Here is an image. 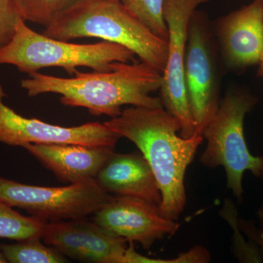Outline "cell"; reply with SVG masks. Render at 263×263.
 <instances>
[{
  "mask_svg": "<svg viewBox=\"0 0 263 263\" xmlns=\"http://www.w3.org/2000/svg\"><path fill=\"white\" fill-rule=\"evenodd\" d=\"M104 124L138 147L160 187V214L166 219L177 221L187 201L185 175L203 137L180 136L179 121L163 107L130 106Z\"/></svg>",
  "mask_w": 263,
  "mask_h": 263,
  "instance_id": "cell-1",
  "label": "cell"
},
{
  "mask_svg": "<svg viewBox=\"0 0 263 263\" xmlns=\"http://www.w3.org/2000/svg\"><path fill=\"white\" fill-rule=\"evenodd\" d=\"M162 74L143 62H116L111 70L81 72L73 78L55 77L35 72L21 81L30 97L46 93L61 95L63 105L81 107L94 116L114 118L124 105L160 108V98L151 94L160 91Z\"/></svg>",
  "mask_w": 263,
  "mask_h": 263,
  "instance_id": "cell-2",
  "label": "cell"
},
{
  "mask_svg": "<svg viewBox=\"0 0 263 263\" xmlns=\"http://www.w3.org/2000/svg\"><path fill=\"white\" fill-rule=\"evenodd\" d=\"M45 35L70 41L98 37L130 50L141 62L163 73L167 43L117 0H89L46 27Z\"/></svg>",
  "mask_w": 263,
  "mask_h": 263,
  "instance_id": "cell-3",
  "label": "cell"
},
{
  "mask_svg": "<svg viewBox=\"0 0 263 263\" xmlns=\"http://www.w3.org/2000/svg\"><path fill=\"white\" fill-rule=\"evenodd\" d=\"M116 62H135L136 55L108 41L76 44L50 37L29 28L22 17L13 37L0 48V65L15 66L20 72L28 74L46 67H62L70 76L80 67L103 72L111 70Z\"/></svg>",
  "mask_w": 263,
  "mask_h": 263,
  "instance_id": "cell-4",
  "label": "cell"
},
{
  "mask_svg": "<svg viewBox=\"0 0 263 263\" xmlns=\"http://www.w3.org/2000/svg\"><path fill=\"white\" fill-rule=\"evenodd\" d=\"M257 103V98L246 90H228L202 133L207 145L200 162L208 168L224 167L227 187L238 203L243 200L246 171L263 179V157L254 156L249 152L243 129L246 116Z\"/></svg>",
  "mask_w": 263,
  "mask_h": 263,
  "instance_id": "cell-5",
  "label": "cell"
},
{
  "mask_svg": "<svg viewBox=\"0 0 263 263\" xmlns=\"http://www.w3.org/2000/svg\"><path fill=\"white\" fill-rule=\"evenodd\" d=\"M112 196L95 179L62 187H44L17 182L0 176V199L44 221L85 218L95 214Z\"/></svg>",
  "mask_w": 263,
  "mask_h": 263,
  "instance_id": "cell-6",
  "label": "cell"
},
{
  "mask_svg": "<svg viewBox=\"0 0 263 263\" xmlns=\"http://www.w3.org/2000/svg\"><path fill=\"white\" fill-rule=\"evenodd\" d=\"M219 49L205 15L195 12L189 25L184 81L195 134L202 136L219 105Z\"/></svg>",
  "mask_w": 263,
  "mask_h": 263,
  "instance_id": "cell-7",
  "label": "cell"
},
{
  "mask_svg": "<svg viewBox=\"0 0 263 263\" xmlns=\"http://www.w3.org/2000/svg\"><path fill=\"white\" fill-rule=\"evenodd\" d=\"M209 0H164L163 16L167 25V58L160 89L162 107L179 121V136L195 135L184 81V61L189 25L197 8Z\"/></svg>",
  "mask_w": 263,
  "mask_h": 263,
  "instance_id": "cell-8",
  "label": "cell"
},
{
  "mask_svg": "<svg viewBox=\"0 0 263 263\" xmlns=\"http://www.w3.org/2000/svg\"><path fill=\"white\" fill-rule=\"evenodd\" d=\"M0 83V143L13 146L29 144H76L115 148L121 137L100 122L65 127L19 115L3 103Z\"/></svg>",
  "mask_w": 263,
  "mask_h": 263,
  "instance_id": "cell-9",
  "label": "cell"
},
{
  "mask_svg": "<svg viewBox=\"0 0 263 263\" xmlns=\"http://www.w3.org/2000/svg\"><path fill=\"white\" fill-rule=\"evenodd\" d=\"M42 239L67 257L84 262L124 263L127 240L86 217L47 223Z\"/></svg>",
  "mask_w": 263,
  "mask_h": 263,
  "instance_id": "cell-10",
  "label": "cell"
},
{
  "mask_svg": "<svg viewBox=\"0 0 263 263\" xmlns=\"http://www.w3.org/2000/svg\"><path fill=\"white\" fill-rule=\"evenodd\" d=\"M94 214L99 226L146 250L157 240L176 234L180 228L177 221L160 214L158 205L138 197H111Z\"/></svg>",
  "mask_w": 263,
  "mask_h": 263,
  "instance_id": "cell-11",
  "label": "cell"
},
{
  "mask_svg": "<svg viewBox=\"0 0 263 263\" xmlns=\"http://www.w3.org/2000/svg\"><path fill=\"white\" fill-rule=\"evenodd\" d=\"M214 35L223 62L228 69L242 72L263 60V0L219 18Z\"/></svg>",
  "mask_w": 263,
  "mask_h": 263,
  "instance_id": "cell-12",
  "label": "cell"
},
{
  "mask_svg": "<svg viewBox=\"0 0 263 263\" xmlns=\"http://www.w3.org/2000/svg\"><path fill=\"white\" fill-rule=\"evenodd\" d=\"M106 193L138 197L160 207L162 195L155 174L143 155L114 152L95 177Z\"/></svg>",
  "mask_w": 263,
  "mask_h": 263,
  "instance_id": "cell-13",
  "label": "cell"
},
{
  "mask_svg": "<svg viewBox=\"0 0 263 263\" xmlns=\"http://www.w3.org/2000/svg\"><path fill=\"white\" fill-rule=\"evenodd\" d=\"M23 148L60 181L70 183L95 179L102 166L114 152V148L110 147L76 144L29 143Z\"/></svg>",
  "mask_w": 263,
  "mask_h": 263,
  "instance_id": "cell-14",
  "label": "cell"
},
{
  "mask_svg": "<svg viewBox=\"0 0 263 263\" xmlns=\"http://www.w3.org/2000/svg\"><path fill=\"white\" fill-rule=\"evenodd\" d=\"M48 221L19 214L0 199V238L15 241L42 238Z\"/></svg>",
  "mask_w": 263,
  "mask_h": 263,
  "instance_id": "cell-15",
  "label": "cell"
},
{
  "mask_svg": "<svg viewBox=\"0 0 263 263\" xmlns=\"http://www.w3.org/2000/svg\"><path fill=\"white\" fill-rule=\"evenodd\" d=\"M19 14L25 22L47 27L89 0H14Z\"/></svg>",
  "mask_w": 263,
  "mask_h": 263,
  "instance_id": "cell-16",
  "label": "cell"
},
{
  "mask_svg": "<svg viewBox=\"0 0 263 263\" xmlns=\"http://www.w3.org/2000/svg\"><path fill=\"white\" fill-rule=\"evenodd\" d=\"M0 251L10 263H63L67 257L54 247L43 245L41 238L18 240L16 243H0Z\"/></svg>",
  "mask_w": 263,
  "mask_h": 263,
  "instance_id": "cell-17",
  "label": "cell"
},
{
  "mask_svg": "<svg viewBox=\"0 0 263 263\" xmlns=\"http://www.w3.org/2000/svg\"><path fill=\"white\" fill-rule=\"evenodd\" d=\"M219 215L228 222L233 230L230 249L235 259L239 262H263V257L258 247L251 240H246L238 226V211L232 199L226 198L224 200Z\"/></svg>",
  "mask_w": 263,
  "mask_h": 263,
  "instance_id": "cell-18",
  "label": "cell"
},
{
  "mask_svg": "<svg viewBox=\"0 0 263 263\" xmlns=\"http://www.w3.org/2000/svg\"><path fill=\"white\" fill-rule=\"evenodd\" d=\"M164 0H121L124 6L154 34L167 43L168 33L163 16Z\"/></svg>",
  "mask_w": 263,
  "mask_h": 263,
  "instance_id": "cell-19",
  "label": "cell"
},
{
  "mask_svg": "<svg viewBox=\"0 0 263 263\" xmlns=\"http://www.w3.org/2000/svg\"><path fill=\"white\" fill-rule=\"evenodd\" d=\"M20 18L14 0H0V48L13 37Z\"/></svg>",
  "mask_w": 263,
  "mask_h": 263,
  "instance_id": "cell-20",
  "label": "cell"
},
{
  "mask_svg": "<svg viewBox=\"0 0 263 263\" xmlns=\"http://www.w3.org/2000/svg\"><path fill=\"white\" fill-rule=\"evenodd\" d=\"M212 255L206 248L202 246H195L188 252L179 254L174 258L153 259L138 254V263H208L211 262Z\"/></svg>",
  "mask_w": 263,
  "mask_h": 263,
  "instance_id": "cell-21",
  "label": "cell"
},
{
  "mask_svg": "<svg viewBox=\"0 0 263 263\" xmlns=\"http://www.w3.org/2000/svg\"><path fill=\"white\" fill-rule=\"evenodd\" d=\"M238 226L243 235L258 247L263 257V231L256 226L255 221L238 216Z\"/></svg>",
  "mask_w": 263,
  "mask_h": 263,
  "instance_id": "cell-22",
  "label": "cell"
},
{
  "mask_svg": "<svg viewBox=\"0 0 263 263\" xmlns=\"http://www.w3.org/2000/svg\"><path fill=\"white\" fill-rule=\"evenodd\" d=\"M256 216H257L259 228L263 231V203L259 206L258 210L256 213Z\"/></svg>",
  "mask_w": 263,
  "mask_h": 263,
  "instance_id": "cell-23",
  "label": "cell"
},
{
  "mask_svg": "<svg viewBox=\"0 0 263 263\" xmlns=\"http://www.w3.org/2000/svg\"><path fill=\"white\" fill-rule=\"evenodd\" d=\"M258 66L259 69L258 72H257V76H258L259 77L263 78V60Z\"/></svg>",
  "mask_w": 263,
  "mask_h": 263,
  "instance_id": "cell-24",
  "label": "cell"
},
{
  "mask_svg": "<svg viewBox=\"0 0 263 263\" xmlns=\"http://www.w3.org/2000/svg\"><path fill=\"white\" fill-rule=\"evenodd\" d=\"M8 261L5 259V256L3 255V254L2 253L1 251H0V263H7Z\"/></svg>",
  "mask_w": 263,
  "mask_h": 263,
  "instance_id": "cell-25",
  "label": "cell"
},
{
  "mask_svg": "<svg viewBox=\"0 0 263 263\" xmlns=\"http://www.w3.org/2000/svg\"><path fill=\"white\" fill-rule=\"evenodd\" d=\"M117 1H121V0H117Z\"/></svg>",
  "mask_w": 263,
  "mask_h": 263,
  "instance_id": "cell-26",
  "label": "cell"
},
{
  "mask_svg": "<svg viewBox=\"0 0 263 263\" xmlns=\"http://www.w3.org/2000/svg\"><path fill=\"white\" fill-rule=\"evenodd\" d=\"M262 173H263V167H262Z\"/></svg>",
  "mask_w": 263,
  "mask_h": 263,
  "instance_id": "cell-27",
  "label": "cell"
}]
</instances>
